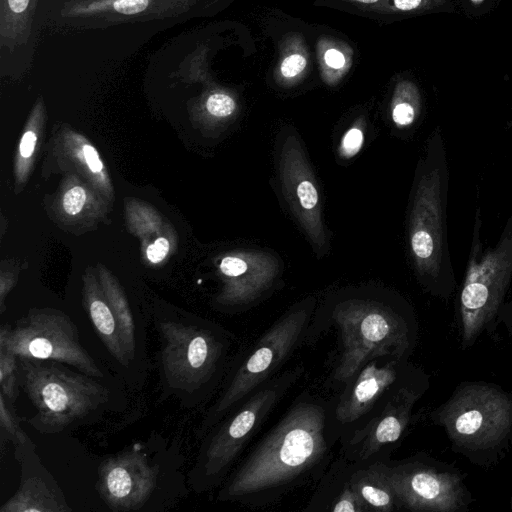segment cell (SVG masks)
I'll list each match as a JSON object with an SVG mask.
<instances>
[{
	"mask_svg": "<svg viewBox=\"0 0 512 512\" xmlns=\"http://www.w3.org/2000/svg\"><path fill=\"white\" fill-rule=\"evenodd\" d=\"M158 370L164 397L193 409L214 378L224 345L209 324L193 317H158Z\"/></svg>",
	"mask_w": 512,
	"mask_h": 512,
	"instance_id": "4",
	"label": "cell"
},
{
	"mask_svg": "<svg viewBox=\"0 0 512 512\" xmlns=\"http://www.w3.org/2000/svg\"><path fill=\"white\" fill-rule=\"evenodd\" d=\"M512 277V216L493 250L470 260L460 294L462 344L472 345L493 319Z\"/></svg>",
	"mask_w": 512,
	"mask_h": 512,
	"instance_id": "9",
	"label": "cell"
},
{
	"mask_svg": "<svg viewBox=\"0 0 512 512\" xmlns=\"http://www.w3.org/2000/svg\"><path fill=\"white\" fill-rule=\"evenodd\" d=\"M37 0H0V44L13 48L31 33Z\"/></svg>",
	"mask_w": 512,
	"mask_h": 512,
	"instance_id": "20",
	"label": "cell"
},
{
	"mask_svg": "<svg viewBox=\"0 0 512 512\" xmlns=\"http://www.w3.org/2000/svg\"><path fill=\"white\" fill-rule=\"evenodd\" d=\"M396 379L395 362L378 367L370 362L359 374L350 393L338 404L336 417L350 423L367 413Z\"/></svg>",
	"mask_w": 512,
	"mask_h": 512,
	"instance_id": "17",
	"label": "cell"
},
{
	"mask_svg": "<svg viewBox=\"0 0 512 512\" xmlns=\"http://www.w3.org/2000/svg\"><path fill=\"white\" fill-rule=\"evenodd\" d=\"M325 415L314 404L294 407L261 442L220 494L233 499L284 484L326 450Z\"/></svg>",
	"mask_w": 512,
	"mask_h": 512,
	"instance_id": "2",
	"label": "cell"
},
{
	"mask_svg": "<svg viewBox=\"0 0 512 512\" xmlns=\"http://www.w3.org/2000/svg\"><path fill=\"white\" fill-rule=\"evenodd\" d=\"M350 485L367 509L377 511L394 509L397 498L391 482L390 469L385 466L376 464L355 473L351 478Z\"/></svg>",
	"mask_w": 512,
	"mask_h": 512,
	"instance_id": "19",
	"label": "cell"
},
{
	"mask_svg": "<svg viewBox=\"0 0 512 512\" xmlns=\"http://www.w3.org/2000/svg\"><path fill=\"white\" fill-rule=\"evenodd\" d=\"M219 268L228 279L220 296V302L225 305H242L256 300L272 286L278 272L274 257L255 250L226 256Z\"/></svg>",
	"mask_w": 512,
	"mask_h": 512,
	"instance_id": "15",
	"label": "cell"
},
{
	"mask_svg": "<svg viewBox=\"0 0 512 512\" xmlns=\"http://www.w3.org/2000/svg\"><path fill=\"white\" fill-rule=\"evenodd\" d=\"M20 388L36 409L28 423L38 433L55 434L107 408L111 392L83 372L52 360L18 357Z\"/></svg>",
	"mask_w": 512,
	"mask_h": 512,
	"instance_id": "3",
	"label": "cell"
},
{
	"mask_svg": "<svg viewBox=\"0 0 512 512\" xmlns=\"http://www.w3.org/2000/svg\"><path fill=\"white\" fill-rule=\"evenodd\" d=\"M276 398L275 389L258 392L203 443L189 473L190 484L194 490L203 491L216 482L255 427L270 411Z\"/></svg>",
	"mask_w": 512,
	"mask_h": 512,
	"instance_id": "12",
	"label": "cell"
},
{
	"mask_svg": "<svg viewBox=\"0 0 512 512\" xmlns=\"http://www.w3.org/2000/svg\"><path fill=\"white\" fill-rule=\"evenodd\" d=\"M419 93L414 83L403 80L397 83L391 102V116L398 127L414 123L419 112Z\"/></svg>",
	"mask_w": 512,
	"mask_h": 512,
	"instance_id": "23",
	"label": "cell"
},
{
	"mask_svg": "<svg viewBox=\"0 0 512 512\" xmlns=\"http://www.w3.org/2000/svg\"><path fill=\"white\" fill-rule=\"evenodd\" d=\"M35 444L14 447L20 465V484L16 493L1 507L0 512H68L65 496L56 480L44 467Z\"/></svg>",
	"mask_w": 512,
	"mask_h": 512,
	"instance_id": "14",
	"label": "cell"
},
{
	"mask_svg": "<svg viewBox=\"0 0 512 512\" xmlns=\"http://www.w3.org/2000/svg\"><path fill=\"white\" fill-rule=\"evenodd\" d=\"M169 251V242L166 238L160 237L148 246L146 255L150 262L159 263L162 261Z\"/></svg>",
	"mask_w": 512,
	"mask_h": 512,
	"instance_id": "31",
	"label": "cell"
},
{
	"mask_svg": "<svg viewBox=\"0 0 512 512\" xmlns=\"http://www.w3.org/2000/svg\"><path fill=\"white\" fill-rule=\"evenodd\" d=\"M73 2H90V1H99V0H70Z\"/></svg>",
	"mask_w": 512,
	"mask_h": 512,
	"instance_id": "35",
	"label": "cell"
},
{
	"mask_svg": "<svg viewBox=\"0 0 512 512\" xmlns=\"http://www.w3.org/2000/svg\"><path fill=\"white\" fill-rule=\"evenodd\" d=\"M307 308L283 316L259 340L228 387L208 410L198 434L203 436L239 400L260 384L296 344L308 317Z\"/></svg>",
	"mask_w": 512,
	"mask_h": 512,
	"instance_id": "11",
	"label": "cell"
},
{
	"mask_svg": "<svg viewBox=\"0 0 512 512\" xmlns=\"http://www.w3.org/2000/svg\"><path fill=\"white\" fill-rule=\"evenodd\" d=\"M191 0H99L69 1L62 10L68 18L89 19L104 23L146 20L180 14Z\"/></svg>",
	"mask_w": 512,
	"mask_h": 512,
	"instance_id": "16",
	"label": "cell"
},
{
	"mask_svg": "<svg viewBox=\"0 0 512 512\" xmlns=\"http://www.w3.org/2000/svg\"><path fill=\"white\" fill-rule=\"evenodd\" d=\"M168 484V456L160 441L134 443L104 459L96 489L112 511L161 510L160 492Z\"/></svg>",
	"mask_w": 512,
	"mask_h": 512,
	"instance_id": "5",
	"label": "cell"
},
{
	"mask_svg": "<svg viewBox=\"0 0 512 512\" xmlns=\"http://www.w3.org/2000/svg\"><path fill=\"white\" fill-rule=\"evenodd\" d=\"M205 105L208 113L218 118L232 115L237 108L234 98L223 91L211 93L206 99Z\"/></svg>",
	"mask_w": 512,
	"mask_h": 512,
	"instance_id": "27",
	"label": "cell"
},
{
	"mask_svg": "<svg viewBox=\"0 0 512 512\" xmlns=\"http://www.w3.org/2000/svg\"><path fill=\"white\" fill-rule=\"evenodd\" d=\"M448 0H387L382 13H418L445 6Z\"/></svg>",
	"mask_w": 512,
	"mask_h": 512,
	"instance_id": "26",
	"label": "cell"
},
{
	"mask_svg": "<svg viewBox=\"0 0 512 512\" xmlns=\"http://www.w3.org/2000/svg\"><path fill=\"white\" fill-rule=\"evenodd\" d=\"M83 156L89 167L94 173H99L103 169V164L99 158L97 151L90 145L83 146Z\"/></svg>",
	"mask_w": 512,
	"mask_h": 512,
	"instance_id": "32",
	"label": "cell"
},
{
	"mask_svg": "<svg viewBox=\"0 0 512 512\" xmlns=\"http://www.w3.org/2000/svg\"><path fill=\"white\" fill-rule=\"evenodd\" d=\"M309 54L301 36L295 34L285 40L279 62L275 68V79L284 86L297 83L305 75Z\"/></svg>",
	"mask_w": 512,
	"mask_h": 512,
	"instance_id": "22",
	"label": "cell"
},
{
	"mask_svg": "<svg viewBox=\"0 0 512 512\" xmlns=\"http://www.w3.org/2000/svg\"><path fill=\"white\" fill-rule=\"evenodd\" d=\"M398 501L414 511L454 512L466 506L467 493L457 473L425 466L390 469Z\"/></svg>",
	"mask_w": 512,
	"mask_h": 512,
	"instance_id": "13",
	"label": "cell"
},
{
	"mask_svg": "<svg viewBox=\"0 0 512 512\" xmlns=\"http://www.w3.org/2000/svg\"><path fill=\"white\" fill-rule=\"evenodd\" d=\"M0 433L1 448L4 442H10L14 447L31 442L32 440L22 430L18 417L12 405L0 392Z\"/></svg>",
	"mask_w": 512,
	"mask_h": 512,
	"instance_id": "25",
	"label": "cell"
},
{
	"mask_svg": "<svg viewBox=\"0 0 512 512\" xmlns=\"http://www.w3.org/2000/svg\"><path fill=\"white\" fill-rule=\"evenodd\" d=\"M448 177L445 147L437 128L417 165L408 213L411 258L418 278L428 287L449 285L453 280L446 222Z\"/></svg>",
	"mask_w": 512,
	"mask_h": 512,
	"instance_id": "1",
	"label": "cell"
},
{
	"mask_svg": "<svg viewBox=\"0 0 512 512\" xmlns=\"http://www.w3.org/2000/svg\"><path fill=\"white\" fill-rule=\"evenodd\" d=\"M20 376L18 357L4 347H0V392L15 406L19 395Z\"/></svg>",
	"mask_w": 512,
	"mask_h": 512,
	"instance_id": "24",
	"label": "cell"
},
{
	"mask_svg": "<svg viewBox=\"0 0 512 512\" xmlns=\"http://www.w3.org/2000/svg\"><path fill=\"white\" fill-rule=\"evenodd\" d=\"M435 419L457 446L492 448L511 429L512 398L493 386L464 385L436 412Z\"/></svg>",
	"mask_w": 512,
	"mask_h": 512,
	"instance_id": "7",
	"label": "cell"
},
{
	"mask_svg": "<svg viewBox=\"0 0 512 512\" xmlns=\"http://www.w3.org/2000/svg\"><path fill=\"white\" fill-rule=\"evenodd\" d=\"M470 1L475 3V4H478V3L482 2L483 0H470Z\"/></svg>",
	"mask_w": 512,
	"mask_h": 512,
	"instance_id": "36",
	"label": "cell"
},
{
	"mask_svg": "<svg viewBox=\"0 0 512 512\" xmlns=\"http://www.w3.org/2000/svg\"><path fill=\"white\" fill-rule=\"evenodd\" d=\"M317 52L323 81L329 86L336 85L352 66V48L341 40L322 37L317 43Z\"/></svg>",
	"mask_w": 512,
	"mask_h": 512,
	"instance_id": "21",
	"label": "cell"
},
{
	"mask_svg": "<svg viewBox=\"0 0 512 512\" xmlns=\"http://www.w3.org/2000/svg\"><path fill=\"white\" fill-rule=\"evenodd\" d=\"M277 170L281 192L291 214L317 256L326 255L329 240L322 218L318 186L294 128H284L280 133Z\"/></svg>",
	"mask_w": 512,
	"mask_h": 512,
	"instance_id": "10",
	"label": "cell"
},
{
	"mask_svg": "<svg viewBox=\"0 0 512 512\" xmlns=\"http://www.w3.org/2000/svg\"><path fill=\"white\" fill-rule=\"evenodd\" d=\"M416 399L414 391L406 387L398 390L368 432L360 453L361 458L366 459L385 444L399 439L408 424Z\"/></svg>",
	"mask_w": 512,
	"mask_h": 512,
	"instance_id": "18",
	"label": "cell"
},
{
	"mask_svg": "<svg viewBox=\"0 0 512 512\" xmlns=\"http://www.w3.org/2000/svg\"><path fill=\"white\" fill-rule=\"evenodd\" d=\"M36 141L37 137L35 133L32 131H27L20 141L19 151L21 156L26 158L30 157L34 152Z\"/></svg>",
	"mask_w": 512,
	"mask_h": 512,
	"instance_id": "33",
	"label": "cell"
},
{
	"mask_svg": "<svg viewBox=\"0 0 512 512\" xmlns=\"http://www.w3.org/2000/svg\"><path fill=\"white\" fill-rule=\"evenodd\" d=\"M364 143V134L360 126L353 125L343 135L340 143V153L346 158H352L362 148Z\"/></svg>",
	"mask_w": 512,
	"mask_h": 512,
	"instance_id": "29",
	"label": "cell"
},
{
	"mask_svg": "<svg viewBox=\"0 0 512 512\" xmlns=\"http://www.w3.org/2000/svg\"><path fill=\"white\" fill-rule=\"evenodd\" d=\"M355 4L361 8H370L371 10L380 12L381 8L387 0H343Z\"/></svg>",
	"mask_w": 512,
	"mask_h": 512,
	"instance_id": "34",
	"label": "cell"
},
{
	"mask_svg": "<svg viewBox=\"0 0 512 512\" xmlns=\"http://www.w3.org/2000/svg\"><path fill=\"white\" fill-rule=\"evenodd\" d=\"M86 201V192L80 186L69 189L63 197V208L69 215L78 214Z\"/></svg>",
	"mask_w": 512,
	"mask_h": 512,
	"instance_id": "30",
	"label": "cell"
},
{
	"mask_svg": "<svg viewBox=\"0 0 512 512\" xmlns=\"http://www.w3.org/2000/svg\"><path fill=\"white\" fill-rule=\"evenodd\" d=\"M343 352L335 372L339 381L350 379L368 359L392 355L400 358L408 348L405 322L384 303L351 298L333 313Z\"/></svg>",
	"mask_w": 512,
	"mask_h": 512,
	"instance_id": "6",
	"label": "cell"
},
{
	"mask_svg": "<svg viewBox=\"0 0 512 512\" xmlns=\"http://www.w3.org/2000/svg\"><path fill=\"white\" fill-rule=\"evenodd\" d=\"M0 347L19 358L58 361L91 377H103L96 361L82 346L75 324L57 311H33L14 327L2 325Z\"/></svg>",
	"mask_w": 512,
	"mask_h": 512,
	"instance_id": "8",
	"label": "cell"
},
{
	"mask_svg": "<svg viewBox=\"0 0 512 512\" xmlns=\"http://www.w3.org/2000/svg\"><path fill=\"white\" fill-rule=\"evenodd\" d=\"M367 510L366 505L350 484L346 485L335 502L334 512H362Z\"/></svg>",
	"mask_w": 512,
	"mask_h": 512,
	"instance_id": "28",
	"label": "cell"
}]
</instances>
